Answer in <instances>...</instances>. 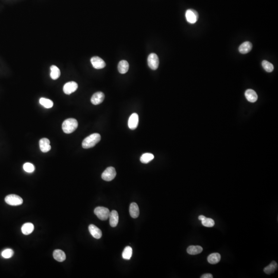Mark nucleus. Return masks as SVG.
<instances>
[{"label": "nucleus", "instance_id": "f257e3e1", "mask_svg": "<svg viewBox=\"0 0 278 278\" xmlns=\"http://www.w3.org/2000/svg\"><path fill=\"white\" fill-rule=\"evenodd\" d=\"M101 139V137L99 133H93L83 140L82 143V147L85 149L92 148L100 142Z\"/></svg>", "mask_w": 278, "mask_h": 278}, {"label": "nucleus", "instance_id": "f03ea898", "mask_svg": "<svg viewBox=\"0 0 278 278\" xmlns=\"http://www.w3.org/2000/svg\"><path fill=\"white\" fill-rule=\"evenodd\" d=\"M78 122L73 118L67 119L63 122L62 125V129L65 133L67 134L72 133L77 128Z\"/></svg>", "mask_w": 278, "mask_h": 278}, {"label": "nucleus", "instance_id": "7ed1b4c3", "mask_svg": "<svg viewBox=\"0 0 278 278\" xmlns=\"http://www.w3.org/2000/svg\"><path fill=\"white\" fill-rule=\"evenodd\" d=\"M94 212L97 217L102 221L108 220L110 213L108 208L103 206L97 207Z\"/></svg>", "mask_w": 278, "mask_h": 278}, {"label": "nucleus", "instance_id": "20e7f679", "mask_svg": "<svg viewBox=\"0 0 278 278\" xmlns=\"http://www.w3.org/2000/svg\"><path fill=\"white\" fill-rule=\"evenodd\" d=\"M5 202L8 205L12 206H17L22 205L23 201L22 198L15 194L8 195L5 198Z\"/></svg>", "mask_w": 278, "mask_h": 278}, {"label": "nucleus", "instance_id": "39448f33", "mask_svg": "<svg viewBox=\"0 0 278 278\" xmlns=\"http://www.w3.org/2000/svg\"><path fill=\"white\" fill-rule=\"evenodd\" d=\"M117 173L116 170L113 167H109L106 168L102 175V178L106 181H110L116 177Z\"/></svg>", "mask_w": 278, "mask_h": 278}, {"label": "nucleus", "instance_id": "423d86ee", "mask_svg": "<svg viewBox=\"0 0 278 278\" xmlns=\"http://www.w3.org/2000/svg\"><path fill=\"white\" fill-rule=\"evenodd\" d=\"M147 62L149 67L153 70L158 69L159 64V60L158 56L155 53H151L148 56Z\"/></svg>", "mask_w": 278, "mask_h": 278}, {"label": "nucleus", "instance_id": "0eeeda50", "mask_svg": "<svg viewBox=\"0 0 278 278\" xmlns=\"http://www.w3.org/2000/svg\"><path fill=\"white\" fill-rule=\"evenodd\" d=\"M186 17L187 22L190 23H195L198 19V14L196 10L189 9L186 12Z\"/></svg>", "mask_w": 278, "mask_h": 278}, {"label": "nucleus", "instance_id": "6e6552de", "mask_svg": "<svg viewBox=\"0 0 278 278\" xmlns=\"http://www.w3.org/2000/svg\"><path fill=\"white\" fill-rule=\"evenodd\" d=\"M78 85L75 82H70L66 83L63 86V92L66 94L70 95L72 93L74 92L77 89Z\"/></svg>", "mask_w": 278, "mask_h": 278}, {"label": "nucleus", "instance_id": "1a4fd4ad", "mask_svg": "<svg viewBox=\"0 0 278 278\" xmlns=\"http://www.w3.org/2000/svg\"><path fill=\"white\" fill-rule=\"evenodd\" d=\"M139 124V116L136 113H133L130 116L128 120V127L132 130L136 129Z\"/></svg>", "mask_w": 278, "mask_h": 278}, {"label": "nucleus", "instance_id": "9d476101", "mask_svg": "<svg viewBox=\"0 0 278 278\" xmlns=\"http://www.w3.org/2000/svg\"><path fill=\"white\" fill-rule=\"evenodd\" d=\"M91 62L95 69H103L106 66L105 62L102 59L97 56H94L91 59Z\"/></svg>", "mask_w": 278, "mask_h": 278}, {"label": "nucleus", "instance_id": "9b49d317", "mask_svg": "<svg viewBox=\"0 0 278 278\" xmlns=\"http://www.w3.org/2000/svg\"><path fill=\"white\" fill-rule=\"evenodd\" d=\"M105 98V95L102 92H97L95 93L92 95L91 98V102L92 104L94 105H97L101 104L102 102L104 101Z\"/></svg>", "mask_w": 278, "mask_h": 278}, {"label": "nucleus", "instance_id": "f8f14e48", "mask_svg": "<svg viewBox=\"0 0 278 278\" xmlns=\"http://www.w3.org/2000/svg\"><path fill=\"white\" fill-rule=\"evenodd\" d=\"M39 146L40 150L43 152H48L51 149L50 140L47 138H42L40 140Z\"/></svg>", "mask_w": 278, "mask_h": 278}, {"label": "nucleus", "instance_id": "ddd939ff", "mask_svg": "<svg viewBox=\"0 0 278 278\" xmlns=\"http://www.w3.org/2000/svg\"><path fill=\"white\" fill-rule=\"evenodd\" d=\"M89 230L93 237L96 239H100L102 236L101 230L96 226L91 224L89 226Z\"/></svg>", "mask_w": 278, "mask_h": 278}, {"label": "nucleus", "instance_id": "4468645a", "mask_svg": "<svg viewBox=\"0 0 278 278\" xmlns=\"http://www.w3.org/2000/svg\"><path fill=\"white\" fill-rule=\"evenodd\" d=\"M119 214L117 211L112 210L109 214V222L112 227H116L119 222Z\"/></svg>", "mask_w": 278, "mask_h": 278}, {"label": "nucleus", "instance_id": "2eb2a0df", "mask_svg": "<svg viewBox=\"0 0 278 278\" xmlns=\"http://www.w3.org/2000/svg\"><path fill=\"white\" fill-rule=\"evenodd\" d=\"M246 99L251 102H255L258 100V95L253 90L248 89L245 93Z\"/></svg>", "mask_w": 278, "mask_h": 278}, {"label": "nucleus", "instance_id": "dca6fc26", "mask_svg": "<svg viewBox=\"0 0 278 278\" xmlns=\"http://www.w3.org/2000/svg\"><path fill=\"white\" fill-rule=\"evenodd\" d=\"M129 213L130 216L133 218H137L139 216L140 211H139V206L136 203L132 202L130 204L129 206Z\"/></svg>", "mask_w": 278, "mask_h": 278}, {"label": "nucleus", "instance_id": "f3484780", "mask_svg": "<svg viewBox=\"0 0 278 278\" xmlns=\"http://www.w3.org/2000/svg\"><path fill=\"white\" fill-rule=\"evenodd\" d=\"M252 45L251 43L249 41H246V42L243 43L240 46L239 48V52L241 54H245L249 53V52H250V51L252 50Z\"/></svg>", "mask_w": 278, "mask_h": 278}, {"label": "nucleus", "instance_id": "a211bd4d", "mask_svg": "<svg viewBox=\"0 0 278 278\" xmlns=\"http://www.w3.org/2000/svg\"><path fill=\"white\" fill-rule=\"evenodd\" d=\"M34 230V226L31 222H27L22 226L21 231L24 235H29L33 232Z\"/></svg>", "mask_w": 278, "mask_h": 278}, {"label": "nucleus", "instance_id": "6ab92c4d", "mask_svg": "<svg viewBox=\"0 0 278 278\" xmlns=\"http://www.w3.org/2000/svg\"><path fill=\"white\" fill-rule=\"evenodd\" d=\"M53 257L55 260L60 262H63L66 259V256L65 252L59 249L55 250L53 252Z\"/></svg>", "mask_w": 278, "mask_h": 278}, {"label": "nucleus", "instance_id": "aec40b11", "mask_svg": "<svg viewBox=\"0 0 278 278\" xmlns=\"http://www.w3.org/2000/svg\"><path fill=\"white\" fill-rule=\"evenodd\" d=\"M278 264L275 261H272L271 263L264 269V272L267 275L274 273L278 269Z\"/></svg>", "mask_w": 278, "mask_h": 278}, {"label": "nucleus", "instance_id": "412c9836", "mask_svg": "<svg viewBox=\"0 0 278 278\" xmlns=\"http://www.w3.org/2000/svg\"><path fill=\"white\" fill-rule=\"evenodd\" d=\"M129 69V63L126 60H121L118 65V71L121 74H125Z\"/></svg>", "mask_w": 278, "mask_h": 278}, {"label": "nucleus", "instance_id": "4be33fe9", "mask_svg": "<svg viewBox=\"0 0 278 278\" xmlns=\"http://www.w3.org/2000/svg\"><path fill=\"white\" fill-rule=\"evenodd\" d=\"M221 256L220 253H213L210 255L208 257V261L211 264H216L220 262Z\"/></svg>", "mask_w": 278, "mask_h": 278}, {"label": "nucleus", "instance_id": "5701e85b", "mask_svg": "<svg viewBox=\"0 0 278 278\" xmlns=\"http://www.w3.org/2000/svg\"><path fill=\"white\" fill-rule=\"evenodd\" d=\"M203 248L200 246H190L187 248V252L189 255H198L202 252Z\"/></svg>", "mask_w": 278, "mask_h": 278}, {"label": "nucleus", "instance_id": "b1692460", "mask_svg": "<svg viewBox=\"0 0 278 278\" xmlns=\"http://www.w3.org/2000/svg\"><path fill=\"white\" fill-rule=\"evenodd\" d=\"M50 76L52 79L56 80L60 76V71L57 66H52L51 67V73Z\"/></svg>", "mask_w": 278, "mask_h": 278}, {"label": "nucleus", "instance_id": "393cba45", "mask_svg": "<svg viewBox=\"0 0 278 278\" xmlns=\"http://www.w3.org/2000/svg\"><path fill=\"white\" fill-rule=\"evenodd\" d=\"M154 156L153 154L151 153H145L143 154L140 158V161L141 162L144 164L148 163L151 162V160L154 159Z\"/></svg>", "mask_w": 278, "mask_h": 278}, {"label": "nucleus", "instance_id": "a878e982", "mask_svg": "<svg viewBox=\"0 0 278 278\" xmlns=\"http://www.w3.org/2000/svg\"><path fill=\"white\" fill-rule=\"evenodd\" d=\"M132 249L130 246H127L125 248L124 250L122 253V257L125 260H129L132 258Z\"/></svg>", "mask_w": 278, "mask_h": 278}, {"label": "nucleus", "instance_id": "bb28decb", "mask_svg": "<svg viewBox=\"0 0 278 278\" xmlns=\"http://www.w3.org/2000/svg\"><path fill=\"white\" fill-rule=\"evenodd\" d=\"M39 102L41 105H42L46 108H51L53 106V101L47 98L42 97L40 99Z\"/></svg>", "mask_w": 278, "mask_h": 278}, {"label": "nucleus", "instance_id": "cd10ccee", "mask_svg": "<svg viewBox=\"0 0 278 278\" xmlns=\"http://www.w3.org/2000/svg\"><path fill=\"white\" fill-rule=\"evenodd\" d=\"M262 66L266 72L271 73L274 70V66L272 65V63H271L267 60H263L262 62Z\"/></svg>", "mask_w": 278, "mask_h": 278}, {"label": "nucleus", "instance_id": "c85d7f7f", "mask_svg": "<svg viewBox=\"0 0 278 278\" xmlns=\"http://www.w3.org/2000/svg\"><path fill=\"white\" fill-rule=\"evenodd\" d=\"M201 224L205 227H212L215 225V222L212 218H206L201 221Z\"/></svg>", "mask_w": 278, "mask_h": 278}, {"label": "nucleus", "instance_id": "c756f323", "mask_svg": "<svg viewBox=\"0 0 278 278\" xmlns=\"http://www.w3.org/2000/svg\"><path fill=\"white\" fill-rule=\"evenodd\" d=\"M14 252L12 249H6L2 252V256L5 259H9L13 256Z\"/></svg>", "mask_w": 278, "mask_h": 278}, {"label": "nucleus", "instance_id": "7c9ffc66", "mask_svg": "<svg viewBox=\"0 0 278 278\" xmlns=\"http://www.w3.org/2000/svg\"><path fill=\"white\" fill-rule=\"evenodd\" d=\"M23 169L26 172L31 173L34 172L35 170V167L31 163H25L23 165Z\"/></svg>", "mask_w": 278, "mask_h": 278}, {"label": "nucleus", "instance_id": "2f4dec72", "mask_svg": "<svg viewBox=\"0 0 278 278\" xmlns=\"http://www.w3.org/2000/svg\"><path fill=\"white\" fill-rule=\"evenodd\" d=\"M213 275L211 274H205L201 276V278H212Z\"/></svg>", "mask_w": 278, "mask_h": 278}, {"label": "nucleus", "instance_id": "473e14b6", "mask_svg": "<svg viewBox=\"0 0 278 278\" xmlns=\"http://www.w3.org/2000/svg\"><path fill=\"white\" fill-rule=\"evenodd\" d=\"M206 218V217L205 216L202 215H200V216L198 217V219H199V220H201V221H203V220H205V218Z\"/></svg>", "mask_w": 278, "mask_h": 278}]
</instances>
